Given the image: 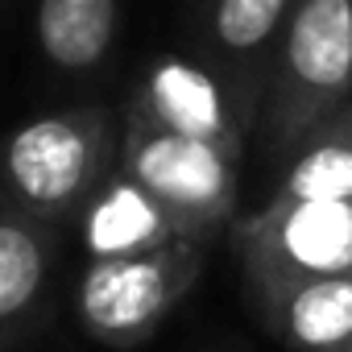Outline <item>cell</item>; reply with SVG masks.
Listing matches in <instances>:
<instances>
[{
  "instance_id": "cell-1",
  "label": "cell",
  "mask_w": 352,
  "mask_h": 352,
  "mask_svg": "<svg viewBox=\"0 0 352 352\" xmlns=\"http://www.w3.org/2000/svg\"><path fill=\"white\" fill-rule=\"evenodd\" d=\"M120 112L79 104L42 112L0 137V191L21 212L67 228L120 162Z\"/></svg>"
},
{
  "instance_id": "cell-2",
  "label": "cell",
  "mask_w": 352,
  "mask_h": 352,
  "mask_svg": "<svg viewBox=\"0 0 352 352\" xmlns=\"http://www.w3.org/2000/svg\"><path fill=\"white\" fill-rule=\"evenodd\" d=\"M352 100V0H294L270 63L257 133L274 166Z\"/></svg>"
},
{
  "instance_id": "cell-3",
  "label": "cell",
  "mask_w": 352,
  "mask_h": 352,
  "mask_svg": "<svg viewBox=\"0 0 352 352\" xmlns=\"http://www.w3.org/2000/svg\"><path fill=\"white\" fill-rule=\"evenodd\" d=\"M249 307L331 274H352V199H265L228 228Z\"/></svg>"
},
{
  "instance_id": "cell-4",
  "label": "cell",
  "mask_w": 352,
  "mask_h": 352,
  "mask_svg": "<svg viewBox=\"0 0 352 352\" xmlns=\"http://www.w3.org/2000/svg\"><path fill=\"white\" fill-rule=\"evenodd\" d=\"M120 166L170 212L183 241L216 245L241 216L245 149L120 120Z\"/></svg>"
},
{
  "instance_id": "cell-5",
  "label": "cell",
  "mask_w": 352,
  "mask_h": 352,
  "mask_svg": "<svg viewBox=\"0 0 352 352\" xmlns=\"http://www.w3.org/2000/svg\"><path fill=\"white\" fill-rule=\"evenodd\" d=\"M208 245L174 241L141 257L83 261L71 286V311L79 331L112 352L141 348L157 336L170 311L195 290L208 270Z\"/></svg>"
},
{
  "instance_id": "cell-6",
  "label": "cell",
  "mask_w": 352,
  "mask_h": 352,
  "mask_svg": "<svg viewBox=\"0 0 352 352\" xmlns=\"http://www.w3.org/2000/svg\"><path fill=\"white\" fill-rule=\"evenodd\" d=\"M120 120L220 141L232 149H245L249 133H257V112L236 96L224 71L191 54H153L133 83Z\"/></svg>"
},
{
  "instance_id": "cell-7",
  "label": "cell",
  "mask_w": 352,
  "mask_h": 352,
  "mask_svg": "<svg viewBox=\"0 0 352 352\" xmlns=\"http://www.w3.org/2000/svg\"><path fill=\"white\" fill-rule=\"evenodd\" d=\"M63 228L21 212L0 191V352H25L54 319Z\"/></svg>"
},
{
  "instance_id": "cell-8",
  "label": "cell",
  "mask_w": 352,
  "mask_h": 352,
  "mask_svg": "<svg viewBox=\"0 0 352 352\" xmlns=\"http://www.w3.org/2000/svg\"><path fill=\"white\" fill-rule=\"evenodd\" d=\"M294 0H204V58L224 71L236 96L261 112L274 50Z\"/></svg>"
},
{
  "instance_id": "cell-9",
  "label": "cell",
  "mask_w": 352,
  "mask_h": 352,
  "mask_svg": "<svg viewBox=\"0 0 352 352\" xmlns=\"http://www.w3.org/2000/svg\"><path fill=\"white\" fill-rule=\"evenodd\" d=\"M87 261H108V257H141L157 253L174 241H183L174 228L170 212L133 179L116 162L112 174L87 195L79 216L71 220Z\"/></svg>"
},
{
  "instance_id": "cell-10",
  "label": "cell",
  "mask_w": 352,
  "mask_h": 352,
  "mask_svg": "<svg viewBox=\"0 0 352 352\" xmlns=\"http://www.w3.org/2000/svg\"><path fill=\"white\" fill-rule=\"evenodd\" d=\"M120 38V0H34V42L54 75H100Z\"/></svg>"
},
{
  "instance_id": "cell-11",
  "label": "cell",
  "mask_w": 352,
  "mask_h": 352,
  "mask_svg": "<svg viewBox=\"0 0 352 352\" xmlns=\"http://www.w3.org/2000/svg\"><path fill=\"white\" fill-rule=\"evenodd\" d=\"M253 311L286 352H352V274L298 282Z\"/></svg>"
},
{
  "instance_id": "cell-12",
  "label": "cell",
  "mask_w": 352,
  "mask_h": 352,
  "mask_svg": "<svg viewBox=\"0 0 352 352\" xmlns=\"http://www.w3.org/2000/svg\"><path fill=\"white\" fill-rule=\"evenodd\" d=\"M265 199H352V100L286 153Z\"/></svg>"
},
{
  "instance_id": "cell-13",
  "label": "cell",
  "mask_w": 352,
  "mask_h": 352,
  "mask_svg": "<svg viewBox=\"0 0 352 352\" xmlns=\"http://www.w3.org/2000/svg\"><path fill=\"white\" fill-rule=\"evenodd\" d=\"M0 5H5V0H0Z\"/></svg>"
}]
</instances>
